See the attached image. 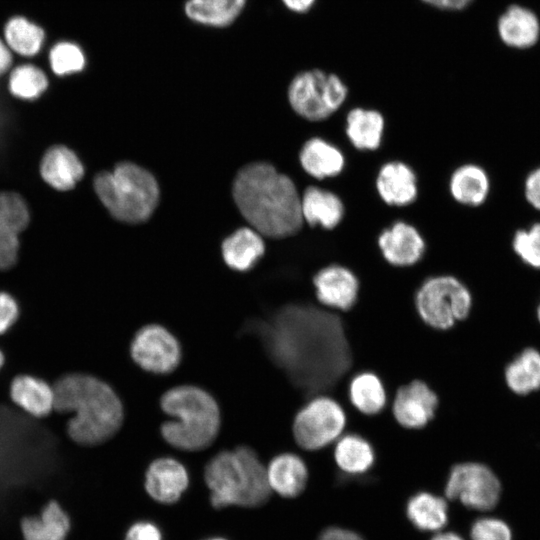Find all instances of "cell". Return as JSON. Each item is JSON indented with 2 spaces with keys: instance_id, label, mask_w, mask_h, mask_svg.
Wrapping results in <instances>:
<instances>
[{
  "instance_id": "cell-1",
  "label": "cell",
  "mask_w": 540,
  "mask_h": 540,
  "mask_svg": "<svg viewBox=\"0 0 540 540\" xmlns=\"http://www.w3.org/2000/svg\"><path fill=\"white\" fill-rule=\"evenodd\" d=\"M274 363L306 396L336 391L354 366L344 320L312 304H288L261 328Z\"/></svg>"
},
{
  "instance_id": "cell-2",
  "label": "cell",
  "mask_w": 540,
  "mask_h": 540,
  "mask_svg": "<svg viewBox=\"0 0 540 540\" xmlns=\"http://www.w3.org/2000/svg\"><path fill=\"white\" fill-rule=\"evenodd\" d=\"M232 193L242 216L263 236L290 237L304 225L295 182L270 163L254 162L240 169Z\"/></svg>"
},
{
  "instance_id": "cell-3",
  "label": "cell",
  "mask_w": 540,
  "mask_h": 540,
  "mask_svg": "<svg viewBox=\"0 0 540 540\" xmlns=\"http://www.w3.org/2000/svg\"><path fill=\"white\" fill-rule=\"evenodd\" d=\"M53 389L54 410L73 413L67 423V433L76 443H103L121 427L122 403L102 380L88 374L72 373L59 378Z\"/></svg>"
},
{
  "instance_id": "cell-4",
  "label": "cell",
  "mask_w": 540,
  "mask_h": 540,
  "mask_svg": "<svg viewBox=\"0 0 540 540\" xmlns=\"http://www.w3.org/2000/svg\"><path fill=\"white\" fill-rule=\"evenodd\" d=\"M204 479L215 508L258 507L270 497L266 467L255 451L246 446L222 451L207 463Z\"/></svg>"
},
{
  "instance_id": "cell-5",
  "label": "cell",
  "mask_w": 540,
  "mask_h": 540,
  "mask_svg": "<svg viewBox=\"0 0 540 540\" xmlns=\"http://www.w3.org/2000/svg\"><path fill=\"white\" fill-rule=\"evenodd\" d=\"M162 410L173 418L161 426L164 440L184 451L208 447L217 437L220 411L216 400L193 385H180L161 397Z\"/></svg>"
},
{
  "instance_id": "cell-6",
  "label": "cell",
  "mask_w": 540,
  "mask_h": 540,
  "mask_svg": "<svg viewBox=\"0 0 540 540\" xmlns=\"http://www.w3.org/2000/svg\"><path fill=\"white\" fill-rule=\"evenodd\" d=\"M93 185L108 212L126 223L147 220L159 201V187L154 176L132 162H121L111 172L98 173Z\"/></svg>"
},
{
  "instance_id": "cell-7",
  "label": "cell",
  "mask_w": 540,
  "mask_h": 540,
  "mask_svg": "<svg viewBox=\"0 0 540 540\" xmlns=\"http://www.w3.org/2000/svg\"><path fill=\"white\" fill-rule=\"evenodd\" d=\"M413 302L419 319L426 326L447 331L470 315L473 297L463 281L443 273L425 278L415 290Z\"/></svg>"
},
{
  "instance_id": "cell-8",
  "label": "cell",
  "mask_w": 540,
  "mask_h": 540,
  "mask_svg": "<svg viewBox=\"0 0 540 540\" xmlns=\"http://www.w3.org/2000/svg\"><path fill=\"white\" fill-rule=\"evenodd\" d=\"M349 89L336 74L320 69H308L297 73L287 88V100L291 109L310 122L330 118L345 103Z\"/></svg>"
},
{
  "instance_id": "cell-9",
  "label": "cell",
  "mask_w": 540,
  "mask_h": 540,
  "mask_svg": "<svg viewBox=\"0 0 540 540\" xmlns=\"http://www.w3.org/2000/svg\"><path fill=\"white\" fill-rule=\"evenodd\" d=\"M347 414L343 406L326 394L316 395L295 414L292 433L304 450L314 452L327 448L343 433Z\"/></svg>"
},
{
  "instance_id": "cell-10",
  "label": "cell",
  "mask_w": 540,
  "mask_h": 540,
  "mask_svg": "<svg viewBox=\"0 0 540 540\" xmlns=\"http://www.w3.org/2000/svg\"><path fill=\"white\" fill-rule=\"evenodd\" d=\"M501 483L496 474L485 464L462 462L450 469L444 492L450 500L477 511L496 507L501 497Z\"/></svg>"
},
{
  "instance_id": "cell-11",
  "label": "cell",
  "mask_w": 540,
  "mask_h": 540,
  "mask_svg": "<svg viewBox=\"0 0 540 540\" xmlns=\"http://www.w3.org/2000/svg\"><path fill=\"white\" fill-rule=\"evenodd\" d=\"M130 354L145 371L166 374L180 363L181 346L166 328L150 324L137 331L130 345Z\"/></svg>"
},
{
  "instance_id": "cell-12",
  "label": "cell",
  "mask_w": 540,
  "mask_h": 540,
  "mask_svg": "<svg viewBox=\"0 0 540 540\" xmlns=\"http://www.w3.org/2000/svg\"><path fill=\"white\" fill-rule=\"evenodd\" d=\"M439 403L437 393L425 381L413 379L396 389L391 412L402 428L419 430L434 419Z\"/></svg>"
},
{
  "instance_id": "cell-13",
  "label": "cell",
  "mask_w": 540,
  "mask_h": 540,
  "mask_svg": "<svg viewBox=\"0 0 540 540\" xmlns=\"http://www.w3.org/2000/svg\"><path fill=\"white\" fill-rule=\"evenodd\" d=\"M376 245L383 260L399 269L415 266L427 250L426 239L421 231L402 219L384 227L376 237Z\"/></svg>"
},
{
  "instance_id": "cell-14",
  "label": "cell",
  "mask_w": 540,
  "mask_h": 540,
  "mask_svg": "<svg viewBox=\"0 0 540 540\" xmlns=\"http://www.w3.org/2000/svg\"><path fill=\"white\" fill-rule=\"evenodd\" d=\"M317 301L328 308L350 311L357 303L361 281L349 267L340 263L322 266L312 277Z\"/></svg>"
},
{
  "instance_id": "cell-15",
  "label": "cell",
  "mask_w": 540,
  "mask_h": 540,
  "mask_svg": "<svg viewBox=\"0 0 540 540\" xmlns=\"http://www.w3.org/2000/svg\"><path fill=\"white\" fill-rule=\"evenodd\" d=\"M374 186L379 199L388 207H408L419 195L416 171L397 159L386 161L378 168Z\"/></svg>"
},
{
  "instance_id": "cell-16",
  "label": "cell",
  "mask_w": 540,
  "mask_h": 540,
  "mask_svg": "<svg viewBox=\"0 0 540 540\" xmlns=\"http://www.w3.org/2000/svg\"><path fill=\"white\" fill-rule=\"evenodd\" d=\"M303 221L310 228L320 226L329 231L342 224L346 206L342 197L327 188L309 185L301 194Z\"/></svg>"
},
{
  "instance_id": "cell-17",
  "label": "cell",
  "mask_w": 540,
  "mask_h": 540,
  "mask_svg": "<svg viewBox=\"0 0 540 540\" xmlns=\"http://www.w3.org/2000/svg\"><path fill=\"white\" fill-rule=\"evenodd\" d=\"M188 484L187 470L176 459L158 458L146 470L145 489L159 503L171 504L178 501Z\"/></svg>"
},
{
  "instance_id": "cell-18",
  "label": "cell",
  "mask_w": 540,
  "mask_h": 540,
  "mask_svg": "<svg viewBox=\"0 0 540 540\" xmlns=\"http://www.w3.org/2000/svg\"><path fill=\"white\" fill-rule=\"evenodd\" d=\"M298 158L303 171L318 181L338 177L347 162L337 145L319 136L310 137L302 144Z\"/></svg>"
},
{
  "instance_id": "cell-19",
  "label": "cell",
  "mask_w": 540,
  "mask_h": 540,
  "mask_svg": "<svg viewBox=\"0 0 540 540\" xmlns=\"http://www.w3.org/2000/svg\"><path fill=\"white\" fill-rule=\"evenodd\" d=\"M385 129L384 115L374 108L353 107L345 116L346 138L360 152L377 151L382 146Z\"/></svg>"
},
{
  "instance_id": "cell-20",
  "label": "cell",
  "mask_w": 540,
  "mask_h": 540,
  "mask_svg": "<svg viewBox=\"0 0 540 540\" xmlns=\"http://www.w3.org/2000/svg\"><path fill=\"white\" fill-rule=\"evenodd\" d=\"M71 528L70 515L56 499L46 502L38 514L20 521L23 540H67Z\"/></svg>"
},
{
  "instance_id": "cell-21",
  "label": "cell",
  "mask_w": 540,
  "mask_h": 540,
  "mask_svg": "<svg viewBox=\"0 0 540 540\" xmlns=\"http://www.w3.org/2000/svg\"><path fill=\"white\" fill-rule=\"evenodd\" d=\"M491 188L487 171L475 163H463L457 166L448 179V191L451 198L466 207H479L484 204Z\"/></svg>"
},
{
  "instance_id": "cell-22",
  "label": "cell",
  "mask_w": 540,
  "mask_h": 540,
  "mask_svg": "<svg viewBox=\"0 0 540 540\" xmlns=\"http://www.w3.org/2000/svg\"><path fill=\"white\" fill-rule=\"evenodd\" d=\"M40 173L44 181L56 190L75 187L84 175V167L77 155L64 145L50 147L42 157Z\"/></svg>"
},
{
  "instance_id": "cell-23",
  "label": "cell",
  "mask_w": 540,
  "mask_h": 540,
  "mask_svg": "<svg viewBox=\"0 0 540 540\" xmlns=\"http://www.w3.org/2000/svg\"><path fill=\"white\" fill-rule=\"evenodd\" d=\"M247 3L248 0H185L183 13L196 25L225 29L240 18Z\"/></svg>"
},
{
  "instance_id": "cell-24",
  "label": "cell",
  "mask_w": 540,
  "mask_h": 540,
  "mask_svg": "<svg viewBox=\"0 0 540 540\" xmlns=\"http://www.w3.org/2000/svg\"><path fill=\"white\" fill-rule=\"evenodd\" d=\"M266 472L271 490L286 498L301 494L308 481L306 463L294 453L275 456L266 467Z\"/></svg>"
},
{
  "instance_id": "cell-25",
  "label": "cell",
  "mask_w": 540,
  "mask_h": 540,
  "mask_svg": "<svg viewBox=\"0 0 540 540\" xmlns=\"http://www.w3.org/2000/svg\"><path fill=\"white\" fill-rule=\"evenodd\" d=\"M9 394L14 404L33 417H46L54 410L53 386L38 377L16 376L10 384Z\"/></svg>"
},
{
  "instance_id": "cell-26",
  "label": "cell",
  "mask_w": 540,
  "mask_h": 540,
  "mask_svg": "<svg viewBox=\"0 0 540 540\" xmlns=\"http://www.w3.org/2000/svg\"><path fill=\"white\" fill-rule=\"evenodd\" d=\"M347 398L360 414L376 416L386 408L388 393L378 374L364 370L351 378L347 385Z\"/></svg>"
},
{
  "instance_id": "cell-27",
  "label": "cell",
  "mask_w": 540,
  "mask_h": 540,
  "mask_svg": "<svg viewBox=\"0 0 540 540\" xmlns=\"http://www.w3.org/2000/svg\"><path fill=\"white\" fill-rule=\"evenodd\" d=\"M498 33L501 40L508 46L528 48L538 40L540 25L532 11L513 5L499 18Z\"/></svg>"
},
{
  "instance_id": "cell-28",
  "label": "cell",
  "mask_w": 540,
  "mask_h": 540,
  "mask_svg": "<svg viewBox=\"0 0 540 540\" xmlns=\"http://www.w3.org/2000/svg\"><path fill=\"white\" fill-rule=\"evenodd\" d=\"M264 252L265 243L262 235L253 228H240L222 243L224 261L237 271L250 269Z\"/></svg>"
},
{
  "instance_id": "cell-29",
  "label": "cell",
  "mask_w": 540,
  "mask_h": 540,
  "mask_svg": "<svg viewBox=\"0 0 540 540\" xmlns=\"http://www.w3.org/2000/svg\"><path fill=\"white\" fill-rule=\"evenodd\" d=\"M332 456L343 472L352 475L367 472L376 460L374 446L366 437L355 432L337 439Z\"/></svg>"
},
{
  "instance_id": "cell-30",
  "label": "cell",
  "mask_w": 540,
  "mask_h": 540,
  "mask_svg": "<svg viewBox=\"0 0 540 540\" xmlns=\"http://www.w3.org/2000/svg\"><path fill=\"white\" fill-rule=\"evenodd\" d=\"M406 512L412 524L422 531H438L448 521L445 499L429 492H418L407 502Z\"/></svg>"
},
{
  "instance_id": "cell-31",
  "label": "cell",
  "mask_w": 540,
  "mask_h": 540,
  "mask_svg": "<svg viewBox=\"0 0 540 540\" xmlns=\"http://www.w3.org/2000/svg\"><path fill=\"white\" fill-rule=\"evenodd\" d=\"M509 389L526 395L540 389V352L533 348L523 350L505 369Z\"/></svg>"
},
{
  "instance_id": "cell-32",
  "label": "cell",
  "mask_w": 540,
  "mask_h": 540,
  "mask_svg": "<svg viewBox=\"0 0 540 540\" xmlns=\"http://www.w3.org/2000/svg\"><path fill=\"white\" fill-rule=\"evenodd\" d=\"M5 43L21 56L36 55L44 42V30L25 17H12L4 27Z\"/></svg>"
},
{
  "instance_id": "cell-33",
  "label": "cell",
  "mask_w": 540,
  "mask_h": 540,
  "mask_svg": "<svg viewBox=\"0 0 540 540\" xmlns=\"http://www.w3.org/2000/svg\"><path fill=\"white\" fill-rule=\"evenodd\" d=\"M48 87L45 73L32 64L17 66L9 77L11 94L23 100L38 98Z\"/></svg>"
},
{
  "instance_id": "cell-34",
  "label": "cell",
  "mask_w": 540,
  "mask_h": 540,
  "mask_svg": "<svg viewBox=\"0 0 540 540\" xmlns=\"http://www.w3.org/2000/svg\"><path fill=\"white\" fill-rule=\"evenodd\" d=\"M29 221L30 213L24 199L16 192H0V227L18 235Z\"/></svg>"
},
{
  "instance_id": "cell-35",
  "label": "cell",
  "mask_w": 540,
  "mask_h": 540,
  "mask_svg": "<svg viewBox=\"0 0 540 540\" xmlns=\"http://www.w3.org/2000/svg\"><path fill=\"white\" fill-rule=\"evenodd\" d=\"M49 63L56 75L66 76L81 72L86 66V56L79 45L63 41L51 48Z\"/></svg>"
},
{
  "instance_id": "cell-36",
  "label": "cell",
  "mask_w": 540,
  "mask_h": 540,
  "mask_svg": "<svg viewBox=\"0 0 540 540\" xmlns=\"http://www.w3.org/2000/svg\"><path fill=\"white\" fill-rule=\"evenodd\" d=\"M512 249L523 263L540 269V222L517 230L512 238Z\"/></svg>"
},
{
  "instance_id": "cell-37",
  "label": "cell",
  "mask_w": 540,
  "mask_h": 540,
  "mask_svg": "<svg viewBox=\"0 0 540 540\" xmlns=\"http://www.w3.org/2000/svg\"><path fill=\"white\" fill-rule=\"evenodd\" d=\"M471 540H512L510 526L496 517H482L474 521L470 530Z\"/></svg>"
},
{
  "instance_id": "cell-38",
  "label": "cell",
  "mask_w": 540,
  "mask_h": 540,
  "mask_svg": "<svg viewBox=\"0 0 540 540\" xmlns=\"http://www.w3.org/2000/svg\"><path fill=\"white\" fill-rule=\"evenodd\" d=\"M18 250L17 234L0 227V270L8 269L16 263Z\"/></svg>"
},
{
  "instance_id": "cell-39",
  "label": "cell",
  "mask_w": 540,
  "mask_h": 540,
  "mask_svg": "<svg viewBox=\"0 0 540 540\" xmlns=\"http://www.w3.org/2000/svg\"><path fill=\"white\" fill-rule=\"evenodd\" d=\"M19 307L16 300L6 292H0V335L6 333L16 322Z\"/></svg>"
},
{
  "instance_id": "cell-40",
  "label": "cell",
  "mask_w": 540,
  "mask_h": 540,
  "mask_svg": "<svg viewBox=\"0 0 540 540\" xmlns=\"http://www.w3.org/2000/svg\"><path fill=\"white\" fill-rule=\"evenodd\" d=\"M124 540H162V534L154 523L139 521L129 527Z\"/></svg>"
},
{
  "instance_id": "cell-41",
  "label": "cell",
  "mask_w": 540,
  "mask_h": 540,
  "mask_svg": "<svg viewBox=\"0 0 540 540\" xmlns=\"http://www.w3.org/2000/svg\"><path fill=\"white\" fill-rule=\"evenodd\" d=\"M524 196L534 209L540 211V166L530 171L526 176Z\"/></svg>"
},
{
  "instance_id": "cell-42",
  "label": "cell",
  "mask_w": 540,
  "mask_h": 540,
  "mask_svg": "<svg viewBox=\"0 0 540 540\" xmlns=\"http://www.w3.org/2000/svg\"><path fill=\"white\" fill-rule=\"evenodd\" d=\"M318 540H363V538L353 531L331 527L324 530Z\"/></svg>"
},
{
  "instance_id": "cell-43",
  "label": "cell",
  "mask_w": 540,
  "mask_h": 540,
  "mask_svg": "<svg viewBox=\"0 0 540 540\" xmlns=\"http://www.w3.org/2000/svg\"><path fill=\"white\" fill-rule=\"evenodd\" d=\"M427 5L441 10L457 11L466 8L472 0H421Z\"/></svg>"
},
{
  "instance_id": "cell-44",
  "label": "cell",
  "mask_w": 540,
  "mask_h": 540,
  "mask_svg": "<svg viewBox=\"0 0 540 540\" xmlns=\"http://www.w3.org/2000/svg\"><path fill=\"white\" fill-rule=\"evenodd\" d=\"M283 6L289 11L303 14L309 11L316 0H280Z\"/></svg>"
},
{
  "instance_id": "cell-45",
  "label": "cell",
  "mask_w": 540,
  "mask_h": 540,
  "mask_svg": "<svg viewBox=\"0 0 540 540\" xmlns=\"http://www.w3.org/2000/svg\"><path fill=\"white\" fill-rule=\"evenodd\" d=\"M12 64L10 48L0 39V76L3 75Z\"/></svg>"
},
{
  "instance_id": "cell-46",
  "label": "cell",
  "mask_w": 540,
  "mask_h": 540,
  "mask_svg": "<svg viewBox=\"0 0 540 540\" xmlns=\"http://www.w3.org/2000/svg\"><path fill=\"white\" fill-rule=\"evenodd\" d=\"M431 540H464L460 535L454 532H443L436 534Z\"/></svg>"
},
{
  "instance_id": "cell-47",
  "label": "cell",
  "mask_w": 540,
  "mask_h": 540,
  "mask_svg": "<svg viewBox=\"0 0 540 540\" xmlns=\"http://www.w3.org/2000/svg\"><path fill=\"white\" fill-rule=\"evenodd\" d=\"M4 362H5V356H4L3 352L0 350V370H1L2 366L4 365Z\"/></svg>"
},
{
  "instance_id": "cell-48",
  "label": "cell",
  "mask_w": 540,
  "mask_h": 540,
  "mask_svg": "<svg viewBox=\"0 0 540 540\" xmlns=\"http://www.w3.org/2000/svg\"><path fill=\"white\" fill-rule=\"evenodd\" d=\"M206 540H226V539L222 538V537H213V538H209V539H206Z\"/></svg>"
},
{
  "instance_id": "cell-49",
  "label": "cell",
  "mask_w": 540,
  "mask_h": 540,
  "mask_svg": "<svg viewBox=\"0 0 540 540\" xmlns=\"http://www.w3.org/2000/svg\"><path fill=\"white\" fill-rule=\"evenodd\" d=\"M537 318H538V320L540 322V305L537 308Z\"/></svg>"
}]
</instances>
